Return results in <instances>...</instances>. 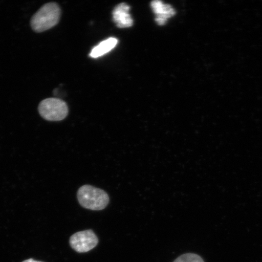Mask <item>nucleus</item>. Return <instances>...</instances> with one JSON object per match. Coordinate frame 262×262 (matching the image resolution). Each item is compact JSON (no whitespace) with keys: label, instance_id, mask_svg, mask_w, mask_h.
<instances>
[{"label":"nucleus","instance_id":"obj_1","mask_svg":"<svg viewBox=\"0 0 262 262\" xmlns=\"http://www.w3.org/2000/svg\"><path fill=\"white\" fill-rule=\"evenodd\" d=\"M60 16L61 9L57 3H47L32 16V29L39 33L48 31L58 24Z\"/></svg>","mask_w":262,"mask_h":262},{"label":"nucleus","instance_id":"obj_2","mask_svg":"<svg viewBox=\"0 0 262 262\" xmlns=\"http://www.w3.org/2000/svg\"><path fill=\"white\" fill-rule=\"evenodd\" d=\"M77 199L82 207L93 211L103 210L110 202L105 191L89 185L82 186L78 190Z\"/></svg>","mask_w":262,"mask_h":262},{"label":"nucleus","instance_id":"obj_3","mask_svg":"<svg viewBox=\"0 0 262 262\" xmlns=\"http://www.w3.org/2000/svg\"><path fill=\"white\" fill-rule=\"evenodd\" d=\"M38 112L44 119L51 122H58L67 117L69 113L67 104L56 98H49L41 101Z\"/></svg>","mask_w":262,"mask_h":262},{"label":"nucleus","instance_id":"obj_4","mask_svg":"<svg viewBox=\"0 0 262 262\" xmlns=\"http://www.w3.org/2000/svg\"><path fill=\"white\" fill-rule=\"evenodd\" d=\"M98 244V237L91 229L76 232L70 239L71 248L79 253H88Z\"/></svg>","mask_w":262,"mask_h":262},{"label":"nucleus","instance_id":"obj_5","mask_svg":"<svg viewBox=\"0 0 262 262\" xmlns=\"http://www.w3.org/2000/svg\"><path fill=\"white\" fill-rule=\"evenodd\" d=\"M129 6L126 3H121L114 9L113 19L118 28H127L133 25V19L129 14Z\"/></svg>","mask_w":262,"mask_h":262},{"label":"nucleus","instance_id":"obj_6","mask_svg":"<svg viewBox=\"0 0 262 262\" xmlns=\"http://www.w3.org/2000/svg\"><path fill=\"white\" fill-rule=\"evenodd\" d=\"M152 11L156 15V21L160 26L166 24L168 19L176 14L174 9L169 5L164 4L161 1L156 0L151 2Z\"/></svg>","mask_w":262,"mask_h":262},{"label":"nucleus","instance_id":"obj_7","mask_svg":"<svg viewBox=\"0 0 262 262\" xmlns=\"http://www.w3.org/2000/svg\"><path fill=\"white\" fill-rule=\"evenodd\" d=\"M118 40L116 38H110L101 41L100 43L94 48L90 53V57L97 58L106 54L116 47Z\"/></svg>","mask_w":262,"mask_h":262},{"label":"nucleus","instance_id":"obj_8","mask_svg":"<svg viewBox=\"0 0 262 262\" xmlns=\"http://www.w3.org/2000/svg\"><path fill=\"white\" fill-rule=\"evenodd\" d=\"M173 262H205L200 255L194 253H186L180 255Z\"/></svg>","mask_w":262,"mask_h":262},{"label":"nucleus","instance_id":"obj_9","mask_svg":"<svg viewBox=\"0 0 262 262\" xmlns=\"http://www.w3.org/2000/svg\"><path fill=\"white\" fill-rule=\"evenodd\" d=\"M23 262H42V261H36L34 259H32V258H30V259L26 260Z\"/></svg>","mask_w":262,"mask_h":262}]
</instances>
